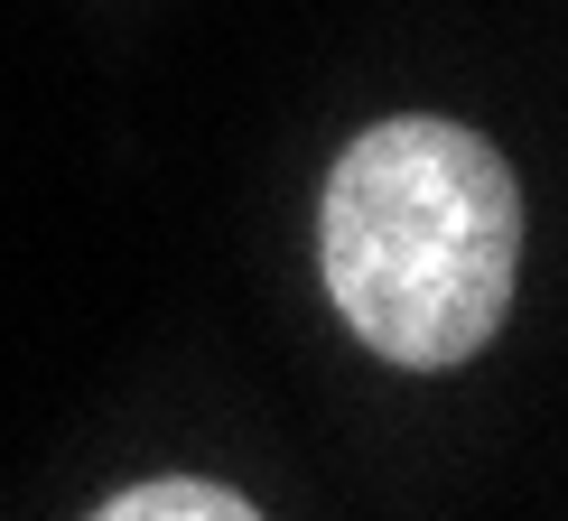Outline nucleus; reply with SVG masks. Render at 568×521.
<instances>
[{"instance_id": "2", "label": "nucleus", "mask_w": 568, "mask_h": 521, "mask_svg": "<svg viewBox=\"0 0 568 521\" xmlns=\"http://www.w3.org/2000/svg\"><path fill=\"white\" fill-rule=\"evenodd\" d=\"M103 521H252V503L233 484L205 476H159V484H122L112 503H93Z\"/></svg>"}, {"instance_id": "1", "label": "nucleus", "mask_w": 568, "mask_h": 521, "mask_svg": "<svg viewBox=\"0 0 568 521\" xmlns=\"http://www.w3.org/2000/svg\"><path fill=\"white\" fill-rule=\"evenodd\" d=\"M317 270L364 354L400 372L476 364L523 289L513 159L447 112L354 131L317 196Z\"/></svg>"}]
</instances>
